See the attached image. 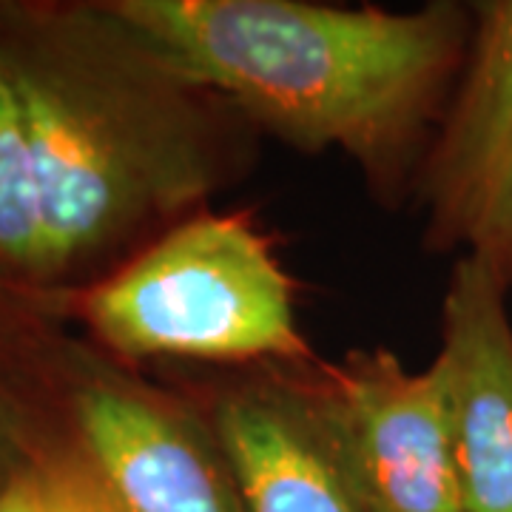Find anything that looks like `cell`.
I'll use <instances>...</instances> for the list:
<instances>
[{
    "mask_svg": "<svg viewBox=\"0 0 512 512\" xmlns=\"http://www.w3.org/2000/svg\"><path fill=\"white\" fill-rule=\"evenodd\" d=\"M63 407L66 456L83 461L117 512H245L214 433L174 387L86 362Z\"/></svg>",
    "mask_w": 512,
    "mask_h": 512,
    "instance_id": "cell-6",
    "label": "cell"
},
{
    "mask_svg": "<svg viewBox=\"0 0 512 512\" xmlns=\"http://www.w3.org/2000/svg\"><path fill=\"white\" fill-rule=\"evenodd\" d=\"M0 274L46 285V234L20 100L0 63Z\"/></svg>",
    "mask_w": 512,
    "mask_h": 512,
    "instance_id": "cell-9",
    "label": "cell"
},
{
    "mask_svg": "<svg viewBox=\"0 0 512 512\" xmlns=\"http://www.w3.org/2000/svg\"><path fill=\"white\" fill-rule=\"evenodd\" d=\"M120 18L251 126L299 154L339 151L384 211L413 202L473 37V3L114 0Z\"/></svg>",
    "mask_w": 512,
    "mask_h": 512,
    "instance_id": "cell-2",
    "label": "cell"
},
{
    "mask_svg": "<svg viewBox=\"0 0 512 512\" xmlns=\"http://www.w3.org/2000/svg\"><path fill=\"white\" fill-rule=\"evenodd\" d=\"M421 245L481 262L512 296V0H473V37L413 191Z\"/></svg>",
    "mask_w": 512,
    "mask_h": 512,
    "instance_id": "cell-5",
    "label": "cell"
},
{
    "mask_svg": "<svg viewBox=\"0 0 512 512\" xmlns=\"http://www.w3.org/2000/svg\"><path fill=\"white\" fill-rule=\"evenodd\" d=\"M220 444L245 512H365L288 365H168Z\"/></svg>",
    "mask_w": 512,
    "mask_h": 512,
    "instance_id": "cell-7",
    "label": "cell"
},
{
    "mask_svg": "<svg viewBox=\"0 0 512 512\" xmlns=\"http://www.w3.org/2000/svg\"><path fill=\"white\" fill-rule=\"evenodd\" d=\"M92 333L126 362L293 365L316 350L296 279L248 211L205 208L80 293Z\"/></svg>",
    "mask_w": 512,
    "mask_h": 512,
    "instance_id": "cell-3",
    "label": "cell"
},
{
    "mask_svg": "<svg viewBox=\"0 0 512 512\" xmlns=\"http://www.w3.org/2000/svg\"><path fill=\"white\" fill-rule=\"evenodd\" d=\"M291 373L365 512H464L439 367L387 348L319 353Z\"/></svg>",
    "mask_w": 512,
    "mask_h": 512,
    "instance_id": "cell-4",
    "label": "cell"
},
{
    "mask_svg": "<svg viewBox=\"0 0 512 512\" xmlns=\"http://www.w3.org/2000/svg\"><path fill=\"white\" fill-rule=\"evenodd\" d=\"M46 234V285L106 279L256 171L262 134L109 3L0 15Z\"/></svg>",
    "mask_w": 512,
    "mask_h": 512,
    "instance_id": "cell-1",
    "label": "cell"
},
{
    "mask_svg": "<svg viewBox=\"0 0 512 512\" xmlns=\"http://www.w3.org/2000/svg\"><path fill=\"white\" fill-rule=\"evenodd\" d=\"M0 512H117L74 456H40L0 484Z\"/></svg>",
    "mask_w": 512,
    "mask_h": 512,
    "instance_id": "cell-10",
    "label": "cell"
},
{
    "mask_svg": "<svg viewBox=\"0 0 512 512\" xmlns=\"http://www.w3.org/2000/svg\"><path fill=\"white\" fill-rule=\"evenodd\" d=\"M439 367L464 512H512L510 293L458 256L441 299Z\"/></svg>",
    "mask_w": 512,
    "mask_h": 512,
    "instance_id": "cell-8",
    "label": "cell"
}]
</instances>
